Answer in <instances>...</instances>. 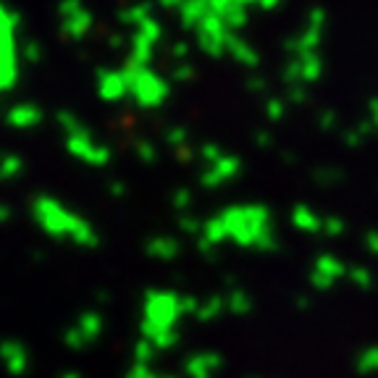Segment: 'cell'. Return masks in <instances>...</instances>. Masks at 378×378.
<instances>
[{
	"mask_svg": "<svg viewBox=\"0 0 378 378\" xmlns=\"http://www.w3.org/2000/svg\"><path fill=\"white\" fill-rule=\"evenodd\" d=\"M226 236L236 239L239 245H263L271 239V215L260 205H245V208H229L221 215Z\"/></svg>",
	"mask_w": 378,
	"mask_h": 378,
	"instance_id": "cell-1",
	"label": "cell"
},
{
	"mask_svg": "<svg viewBox=\"0 0 378 378\" xmlns=\"http://www.w3.org/2000/svg\"><path fill=\"white\" fill-rule=\"evenodd\" d=\"M35 215L40 226H45L50 234H58V236H71L82 245H92L94 234H92V226L82 221L79 215L69 213L66 208H60L56 200L50 197H40L35 202Z\"/></svg>",
	"mask_w": 378,
	"mask_h": 378,
	"instance_id": "cell-2",
	"label": "cell"
},
{
	"mask_svg": "<svg viewBox=\"0 0 378 378\" xmlns=\"http://www.w3.org/2000/svg\"><path fill=\"white\" fill-rule=\"evenodd\" d=\"M124 74H126L129 94L142 108H158L168 97V84L147 66H129Z\"/></svg>",
	"mask_w": 378,
	"mask_h": 378,
	"instance_id": "cell-3",
	"label": "cell"
},
{
	"mask_svg": "<svg viewBox=\"0 0 378 378\" xmlns=\"http://www.w3.org/2000/svg\"><path fill=\"white\" fill-rule=\"evenodd\" d=\"M66 121H69V150L76 158H82V161H87V163L92 165H103L108 163V150L103 147V145H97V142H92V137L87 134L84 129H76L79 124H74V118L71 116H63Z\"/></svg>",
	"mask_w": 378,
	"mask_h": 378,
	"instance_id": "cell-4",
	"label": "cell"
},
{
	"mask_svg": "<svg viewBox=\"0 0 378 378\" xmlns=\"http://www.w3.org/2000/svg\"><path fill=\"white\" fill-rule=\"evenodd\" d=\"M197 40H200L202 50H208L213 56H221L226 50V40H229V29H226V24L221 16H215V13H208L205 19H202L197 26Z\"/></svg>",
	"mask_w": 378,
	"mask_h": 378,
	"instance_id": "cell-5",
	"label": "cell"
},
{
	"mask_svg": "<svg viewBox=\"0 0 378 378\" xmlns=\"http://www.w3.org/2000/svg\"><path fill=\"white\" fill-rule=\"evenodd\" d=\"M100 97L106 100H121L124 94L129 92V84H126V74H116V71H108L100 76Z\"/></svg>",
	"mask_w": 378,
	"mask_h": 378,
	"instance_id": "cell-6",
	"label": "cell"
},
{
	"mask_svg": "<svg viewBox=\"0 0 378 378\" xmlns=\"http://www.w3.org/2000/svg\"><path fill=\"white\" fill-rule=\"evenodd\" d=\"M236 161L234 158H215L208 168L211 171H205V176H202V181L205 184H211V187H218V184H224V181H229V179L236 174Z\"/></svg>",
	"mask_w": 378,
	"mask_h": 378,
	"instance_id": "cell-7",
	"label": "cell"
},
{
	"mask_svg": "<svg viewBox=\"0 0 378 378\" xmlns=\"http://www.w3.org/2000/svg\"><path fill=\"white\" fill-rule=\"evenodd\" d=\"M226 50H229L239 63H245V66H255V60H258V56L245 45V40H239V37L234 35H229V40H226Z\"/></svg>",
	"mask_w": 378,
	"mask_h": 378,
	"instance_id": "cell-8",
	"label": "cell"
},
{
	"mask_svg": "<svg viewBox=\"0 0 378 378\" xmlns=\"http://www.w3.org/2000/svg\"><path fill=\"white\" fill-rule=\"evenodd\" d=\"M292 221H295V226H299L302 231H320V221L318 215H315V211H310V208H297L295 213H292Z\"/></svg>",
	"mask_w": 378,
	"mask_h": 378,
	"instance_id": "cell-9",
	"label": "cell"
},
{
	"mask_svg": "<svg viewBox=\"0 0 378 378\" xmlns=\"http://www.w3.org/2000/svg\"><path fill=\"white\" fill-rule=\"evenodd\" d=\"M202 234H205V239H208L211 245H215V242L226 239V229H224V224H221V218L208 221V224H205V229H202Z\"/></svg>",
	"mask_w": 378,
	"mask_h": 378,
	"instance_id": "cell-10",
	"label": "cell"
},
{
	"mask_svg": "<svg viewBox=\"0 0 378 378\" xmlns=\"http://www.w3.org/2000/svg\"><path fill=\"white\" fill-rule=\"evenodd\" d=\"M329 231V234H342V221H334V218H326L323 224H320V231Z\"/></svg>",
	"mask_w": 378,
	"mask_h": 378,
	"instance_id": "cell-11",
	"label": "cell"
},
{
	"mask_svg": "<svg viewBox=\"0 0 378 378\" xmlns=\"http://www.w3.org/2000/svg\"><path fill=\"white\" fill-rule=\"evenodd\" d=\"M161 3H163L165 8H168V6H171V8H179V6L184 3V0H161Z\"/></svg>",
	"mask_w": 378,
	"mask_h": 378,
	"instance_id": "cell-12",
	"label": "cell"
},
{
	"mask_svg": "<svg viewBox=\"0 0 378 378\" xmlns=\"http://www.w3.org/2000/svg\"><path fill=\"white\" fill-rule=\"evenodd\" d=\"M263 8H273V6H279V0H258Z\"/></svg>",
	"mask_w": 378,
	"mask_h": 378,
	"instance_id": "cell-13",
	"label": "cell"
},
{
	"mask_svg": "<svg viewBox=\"0 0 378 378\" xmlns=\"http://www.w3.org/2000/svg\"><path fill=\"white\" fill-rule=\"evenodd\" d=\"M370 116H373V126H378V103H373V108H370Z\"/></svg>",
	"mask_w": 378,
	"mask_h": 378,
	"instance_id": "cell-14",
	"label": "cell"
},
{
	"mask_svg": "<svg viewBox=\"0 0 378 378\" xmlns=\"http://www.w3.org/2000/svg\"><path fill=\"white\" fill-rule=\"evenodd\" d=\"M370 245H373V247H378V239H376V236H370Z\"/></svg>",
	"mask_w": 378,
	"mask_h": 378,
	"instance_id": "cell-15",
	"label": "cell"
}]
</instances>
